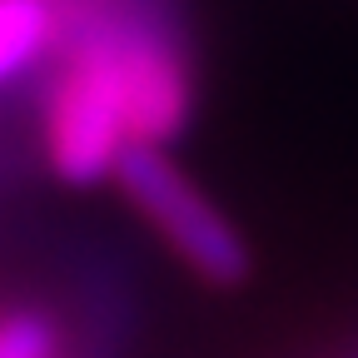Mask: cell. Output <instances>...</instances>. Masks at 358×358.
Returning a JSON list of instances; mask_svg holds the SVG:
<instances>
[{"label":"cell","instance_id":"6da1fadb","mask_svg":"<svg viewBox=\"0 0 358 358\" xmlns=\"http://www.w3.org/2000/svg\"><path fill=\"white\" fill-rule=\"evenodd\" d=\"M115 185L194 279H204L214 289H239L249 279L254 264H249L244 234L164 155V145H129L115 164Z\"/></svg>","mask_w":358,"mask_h":358},{"label":"cell","instance_id":"7a4b0ae2","mask_svg":"<svg viewBox=\"0 0 358 358\" xmlns=\"http://www.w3.org/2000/svg\"><path fill=\"white\" fill-rule=\"evenodd\" d=\"M60 40V0H0V85L30 75Z\"/></svg>","mask_w":358,"mask_h":358},{"label":"cell","instance_id":"3957f363","mask_svg":"<svg viewBox=\"0 0 358 358\" xmlns=\"http://www.w3.org/2000/svg\"><path fill=\"white\" fill-rule=\"evenodd\" d=\"M348 358H358V348H353V353H348Z\"/></svg>","mask_w":358,"mask_h":358}]
</instances>
